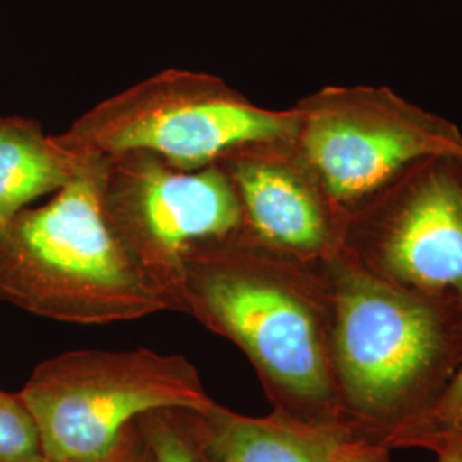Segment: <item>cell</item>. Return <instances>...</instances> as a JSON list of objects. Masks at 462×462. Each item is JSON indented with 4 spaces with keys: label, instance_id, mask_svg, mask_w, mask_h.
<instances>
[{
    "label": "cell",
    "instance_id": "cell-1",
    "mask_svg": "<svg viewBox=\"0 0 462 462\" xmlns=\"http://www.w3.org/2000/svg\"><path fill=\"white\" fill-rule=\"evenodd\" d=\"M183 314L230 339L288 406L329 418L337 383L330 356L328 278L240 235L202 242L183 259Z\"/></svg>",
    "mask_w": 462,
    "mask_h": 462
},
{
    "label": "cell",
    "instance_id": "cell-2",
    "mask_svg": "<svg viewBox=\"0 0 462 462\" xmlns=\"http://www.w3.org/2000/svg\"><path fill=\"white\" fill-rule=\"evenodd\" d=\"M105 171L106 158H86L47 204L0 223V300L83 326L182 312L110 225Z\"/></svg>",
    "mask_w": 462,
    "mask_h": 462
},
{
    "label": "cell",
    "instance_id": "cell-3",
    "mask_svg": "<svg viewBox=\"0 0 462 462\" xmlns=\"http://www.w3.org/2000/svg\"><path fill=\"white\" fill-rule=\"evenodd\" d=\"M297 125L295 108H263L217 76L168 69L103 99L55 139L81 160L146 151L202 168L252 143L293 141Z\"/></svg>",
    "mask_w": 462,
    "mask_h": 462
},
{
    "label": "cell",
    "instance_id": "cell-4",
    "mask_svg": "<svg viewBox=\"0 0 462 462\" xmlns=\"http://www.w3.org/2000/svg\"><path fill=\"white\" fill-rule=\"evenodd\" d=\"M19 396L51 462L98 461L149 411L208 413L216 404L187 358L146 347L62 353L38 365Z\"/></svg>",
    "mask_w": 462,
    "mask_h": 462
},
{
    "label": "cell",
    "instance_id": "cell-5",
    "mask_svg": "<svg viewBox=\"0 0 462 462\" xmlns=\"http://www.w3.org/2000/svg\"><path fill=\"white\" fill-rule=\"evenodd\" d=\"M337 391L355 413L391 418L427 385L446 353L435 305L394 281L343 259L326 263Z\"/></svg>",
    "mask_w": 462,
    "mask_h": 462
},
{
    "label": "cell",
    "instance_id": "cell-6",
    "mask_svg": "<svg viewBox=\"0 0 462 462\" xmlns=\"http://www.w3.org/2000/svg\"><path fill=\"white\" fill-rule=\"evenodd\" d=\"M293 108V144L343 209L416 163H462L459 129L387 88L329 86Z\"/></svg>",
    "mask_w": 462,
    "mask_h": 462
},
{
    "label": "cell",
    "instance_id": "cell-7",
    "mask_svg": "<svg viewBox=\"0 0 462 462\" xmlns=\"http://www.w3.org/2000/svg\"><path fill=\"white\" fill-rule=\"evenodd\" d=\"M103 208L114 230L177 298L182 312L189 250L242 228L240 204L223 166L180 168L146 151L106 158Z\"/></svg>",
    "mask_w": 462,
    "mask_h": 462
},
{
    "label": "cell",
    "instance_id": "cell-8",
    "mask_svg": "<svg viewBox=\"0 0 462 462\" xmlns=\"http://www.w3.org/2000/svg\"><path fill=\"white\" fill-rule=\"evenodd\" d=\"M217 163L236 192L242 238L303 264H326L343 250L345 209L326 192L293 141L252 143Z\"/></svg>",
    "mask_w": 462,
    "mask_h": 462
},
{
    "label": "cell",
    "instance_id": "cell-9",
    "mask_svg": "<svg viewBox=\"0 0 462 462\" xmlns=\"http://www.w3.org/2000/svg\"><path fill=\"white\" fill-rule=\"evenodd\" d=\"M391 281L423 293H452L462 301V183L435 168L414 185L380 245Z\"/></svg>",
    "mask_w": 462,
    "mask_h": 462
},
{
    "label": "cell",
    "instance_id": "cell-10",
    "mask_svg": "<svg viewBox=\"0 0 462 462\" xmlns=\"http://www.w3.org/2000/svg\"><path fill=\"white\" fill-rule=\"evenodd\" d=\"M200 418L217 462H337L353 442L336 420L301 418L282 408L255 418L215 404Z\"/></svg>",
    "mask_w": 462,
    "mask_h": 462
},
{
    "label": "cell",
    "instance_id": "cell-11",
    "mask_svg": "<svg viewBox=\"0 0 462 462\" xmlns=\"http://www.w3.org/2000/svg\"><path fill=\"white\" fill-rule=\"evenodd\" d=\"M83 163L36 120L0 116V223L34 199L55 194Z\"/></svg>",
    "mask_w": 462,
    "mask_h": 462
},
{
    "label": "cell",
    "instance_id": "cell-12",
    "mask_svg": "<svg viewBox=\"0 0 462 462\" xmlns=\"http://www.w3.org/2000/svg\"><path fill=\"white\" fill-rule=\"evenodd\" d=\"M152 462H217L208 446L200 413L154 410L137 418Z\"/></svg>",
    "mask_w": 462,
    "mask_h": 462
},
{
    "label": "cell",
    "instance_id": "cell-13",
    "mask_svg": "<svg viewBox=\"0 0 462 462\" xmlns=\"http://www.w3.org/2000/svg\"><path fill=\"white\" fill-rule=\"evenodd\" d=\"M0 462H51L24 401L4 391H0Z\"/></svg>",
    "mask_w": 462,
    "mask_h": 462
},
{
    "label": "cell",
    "instance_id": "cell-14",
    "mask_svg": "<svg viewBox=\"0 0 462 462\" xmlns=\"http://www.w3.org/2000/svg\"><path fill=\"white\" fill-rule=\"evenodd\" d=\"M406 442L437 446L448 439H462V368L427 413L399 433Z\"/></svg>",
    "mask_w": 462,
    "mask_h": 462
},
{
    "label": "cell",
    "instance_id": "cell-15",
    "mask_svg": "<svg viewBox=\"0 0 462 462\" xmlns=\"http://www.w3.org/2000/svg\"><path fill=\"white\" fill-rule=\"evenodd\" d=\"M95 462H152L146 439L139 429L137 420L125 427L114 448Z\"/></svg>",
    "mask_w": 462,
    "mask_h": 462
},
{
    "label": "cell",
    "instance_id": "cell-16",
    "mask_svg": "<svg viewBox=\"0 0 462 462\" xmlns=\"http://www.w3.org/2000/svg\"><path fill=\"white\" fill-rule=\"evenodd\" d=\"M380 450L374 447L364 446L362 442H351L341 454L337 462H379Z\"/></svg>",
    "mask_w": 462,
    "mask_h": 462
},
{
    "label": "cell",
    "instance_id": "cell-17",
    "mask_svg": "<svg viewBox=\"0 0 462 462\" xmlns=\"http://www.w3.org/2000/svg\"><path fill=\"white\" fill-rule=\"evenodd\" d=\"M435 447L439 448V462H462V439H448Z\"/></svg>",
    "mask_w": 462,
    "mask_h": 462
}]
</instances>
